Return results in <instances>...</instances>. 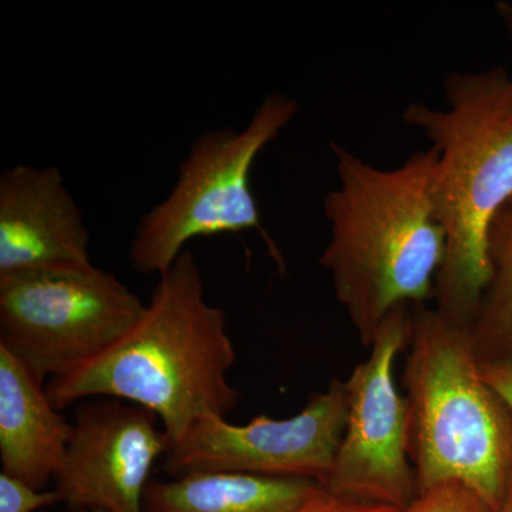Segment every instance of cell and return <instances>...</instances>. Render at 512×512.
Returning <instances> with one entry per match:
<instances>
[{
    "label": "cell",
    "instance_id": "obj_8",
    "mask_svg": "<svg viewBox=\"0 0 512 512\" xmlns=\"http://www.w3.org/2000/svg\"><path fill=\"white\" fill-rule=\"evenodd\" d=\"M348 409L346 380L335 379L286 419L256 416L239 426L227 417H204L170 447L163 471L175 478L241 473L323 485L345 434Z\"/></svg>",
    "mask_w": 512,
    "mask_h": 512
},
{
    "label": "cell",
    "instance_id": "obj_11",
    "mask_svg": "<svg viewBox=\"0 0 512 512\" xmlns=\"http://www.w3.org/2000/svg\"><path fill=\"white\" fill-rule=\"evenodd\" d=\"M73 423L26 366L0 345V460L3 473L43 490L66 457Z\"/></svg>",
    "mask_w": 512,
    "mask_h": 512
},
{
    "label": "cell",
    "instance_id": "obj_12",
    "mask_svg": "<svg viewBox=\"0 0 512 512\" xmlns=\"http://www.w3.org/2000/svg\"><path fill=\"white\" fill-rule=\"evenodd\" d=\"M318 485L299 478L241 473H192L151 480L144 512H292Z\"/></svg>",
    "mask_w": 512,
    "mask_h": 512
},
{
    "label": "cell",
    "instance_id": "obj_17",
    "mask_svg": "<svg viewBox=\"0 0 512 512\" xmlns=\"http://www.w3.org/2000/svg\"><path fill=\"white\" fill-rule=\"evenodd\" d=\"M480 360L481 376L512 412V343Z\"/></svg>",
    "mask_w": 512,
    "mask_h": 512
},
{
    "label": "cell",
    "instance_id": "obj_15",
    "mask_svg": "<svg viewBox=\"0 0 512 512\" xmlns=\"http://www.w3.org/2000/svg\"><path fill=\"white\" fill-rule=\"evenodd\" d=\"M60 503L56 490H36L18 478L0 473V512H35Z\"/></svg>",
    "mask_w": 512,
    "mask_h": 512
},
{
    "label": "cell",
    "instance_id": "obj_9",
    "mask_svg": "<svg viewBox=\"0 0 512 512\" xmlns=\"http://www.w3.org/2000/svg\"><path fill=\"white\" fill-rule=\"evenodd\" d=\"M168 450L156 414L124 400L94 397L77 407L55 490L79 512H144L151 471Z\"/></svg>",
    "mask_w": 512,
    "mask_h": 512
},
{
    "label": "cell",
    "instance_id": "obj_5",
    "mask_svg": "<svg viewBox=\"0 0 512 512\" xmlns=\"http://www.w3.org/2000/svg\"><path fill=\"white\" fill-rule=\"evenodd\" d=\"M296 113L298 103L292 97L269 94L242 130L212 128L198 136L178 165L173 190L138 222L128 251L134 271L163 275L192 239L249 229L262 232L275 252L262 228L251 171L261 151Z\"/></svg>",
    "mask_w": 512,
    "mask_h": 512
},
{
    "label": "cell",
    "instance_id": "obj_7",
    "mask_svg": "<svg viewBox=\"0 0 512 512\" xmlns=\"http://www.w3.org/2000/svg\"><path fill=\"white\" fill-rule=\"evenodd\" d=\"M410 333L412 306H399L377 330L367 359L346 380L345 434L332 470L320 485L329 493L402 510L419 495L409 402L394 380L397 357L407 349Z\"/></svg>",
    "mask_w": 512,
    "mask_h": 512
},
{
    "label": "cell",
    "instance_id": "obj_20",
    "mask_svg": "<svg viewBox=\"0 0 512 512\" xmlns=\"http://www.w3.org/2000/svg\"><path fill=\"white\" fill-rule=\"evenodd\" d=\"M83 512H104V511H100V510H93V511H83Z\"/></svg>",
    "mask_w": 512,
    "mask_h": 512
},
{
    "label": "cell",
    "instance_id": "obj_2",
    "mask_svg": "<svg viewBox=\"0 0 512 512\" xmlns=\"http://www.w3.org/2000/svg\"><path fill=\"white\" fill-rule=\"evenodd\" d=\"M237 360L227 316L205 298L191 251L158 276L143 315L126 335L69 375L45 387L57 410L94 397H113L156 414L170 447L198 420L227 417L241 392L228 379Z\"/></svg>",
    "mask_w": 512,
    "mask_h": 512
},
{
    "label": "cell",
    "instance_id": "obj_10",
    "mask_svg": "<svg viewBox=\"0 0 512 512\" xmlns=\"http://www.w3.org/2000/svg\"><path fill=\"white\" fill-rule=\"evenodd\" d=\"M94 268L82 211L53 165L0 173V279Z\"/></svg>",
    "mask_w": 512,
    "mask_h": 512
},
{
    "label": "cell",
    "instance_id": "obj_6",
    "mask_svg": "<svg viewBox=\"0 0 512 512\" xmlns=\"http://www.w3.org/2000/svg\"><path fill=\"white\" fill-rule=\"evenodd\" d=\"M146 303L111 272L0 279V345L39 380L92 362L136 325Z\"/></svg>",
    "mask_w": 512,
    "mask_h": 512
},
{
    "label": "cell",
    "instance_id": "obj_19",
    "mask_svg": "<svg viewBox=\"0 0 512 512\" xmlns=\"http://www.w3.org/2000/svg\"><path fill=\"white\" fill-rule=\"evenodd\" d=\"M498 512H512V483L510 488H508V493L505 495L504 503L501 505L500 510Z\"/></svg>",
    "mask_w": 512,
    "mask_h": 512
},
{
    "label": "cell",
    "instance_id": "obj_18",
    "mask_svg": "<svg viewBox=\"0 0 512 512\" xmlns=\"http://www.w3.org/2000/svg\"><path fill=\"white\" fill-rule=\"evenodd\" d=\"M495 10L500 16L501 22L504 23L505 29L512 36V3L510 2H497L495 3Z\"/></svg>",
    "mask_w": 512,
    "mask_h": 512
},
{
    "label": "cell",
    "instance_id": "obj_16",
    "mask_svg": "<svg viewBox=\"0 0 512 512\" xmlns=\"http://www.w3.org/2000/svg\"><path fill=\"white\" fill-rule=\"evenodd\" d=\"M292 512H407V510L392 507V505L348 500V498L329 493L318 484Z\"/></svg>",
    "mask_w": 512,
    "mask_h": 512
},
{
    "label": "cell",
    "instance_id": "obj_14",
    "mask_svg": "<svg viewBox=\"0 0 512 512\" xmlns=\"http://www.w3.org/2000/svg\"><path fill=\"white\" fill-rule=\"evenodd\" d=\"M407 512H495L483 498L464 485L450 483L417 495Z\"/></svg>",
    "mask_w": 512,
    "mask_h": 512
},
{
    "label": "cell",
    "instance_id": "obj_13",
    "mask_svg": "<svg viewBox=\"0 0 512 512\" xmlns=\"http://www.w3.org/2000/svg\"><path fill=\"white\" fill-rule=\"evenodd\" d=\"M490 284L473 325L478 359L494 355L512 343V201L493 222L488 239Z\"/></svg>",
    "mask_w": 512,
    "mask_h": 512
},
{
    "label": "cell",
    "instance_id": "obj_4",
    "mask_svg": "<svg viewBox=\"0 0 512 512\" xmlns=\"http://www.w3.org/2000/svg\"><path fill=\"white\" fill-rule=\"evenodd\" d=\"M402 384L419 494L464 485L500 510L512 483V412L481 376L471 325L412 306Z\"/></svg>",
    "mask_w": 512,
    "mask_h": 512
},
{
    "label": "cell",
    "instance_id": "obj_1",
    "mask_svg": "<svg viewBox=\"0 0 512 512\" xmlns=\"http://www.w3.org/2000/svg\"><path fill=\"white\" fill-rule=\"evenodd\" d=\"M339 187L323 201L330 238L319 262L360 342L372 345L387 316L436 295L447 237L434 197L437 151L377 168L330 144Z\"/></svg>",
    "mask_w": 512,
    "mask_h": 512
},
{
    "label": "cell",
    "instance_id": "obj_3",
    "mask_svg": "<svg viewBox=\"0 0 512 512\" xmlns=\"http://www.w3.org/2000/svg\"><path fill=\"white\" fill-rule=\"evenodd\" d=\"M447 107L410 104L403 120L437 151L434 197L447 237L436 282V309L473 325L490 284L488 239L512 201V76L503 66L453 73Z\"/></svg>",
    "mask_w": 512,
    "mask_h": 512
}]
</instances>
